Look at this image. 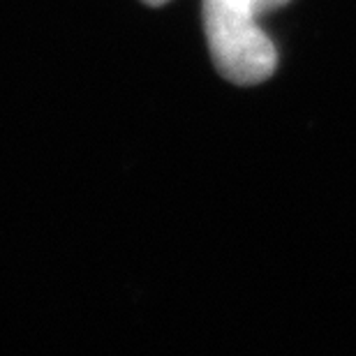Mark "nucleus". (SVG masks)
<instances>
[{
  "instance_id": "obj_2",
  "label": "nucleus",
  "mask_w": 356,
  "mask_h": 356,
  "mask_svg": "<svg viewBox=\"0 0 356 356\" xmlns=\"http://www.w3.org/2000/svg\"><path fill=\"white\" fill-rule=\"evenodd\" d=\"M144 3H148V5H165L167 0H144Z\"/></svg>"
},
{
  "instance_id": "obj_1",
  "label": "nucleus",
  "mask_w": 356,
  "mask_h": 356,
  "mask_svg": "<svg viewBox=\"0 0 356 356\" xmlns=\"http://www.w3.org/2000/svg\"><path fill=\"white\" fill-rule=\"evenodd\" d=\"M252 0H204L209 47L225 79L252 86L275 70V49L257 24Z\"/></svg>"
}]
</instances>
